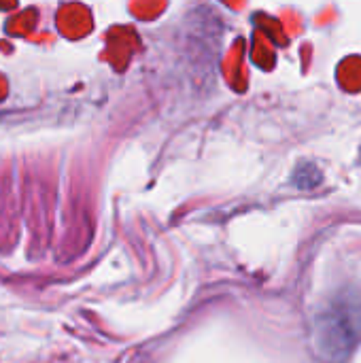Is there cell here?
Segmentation results:
<instances>
[{"instance_id":"1","label":"cell","mask_w":361,"mask_h":363,"mask_svg":"<svg viewBox=\"0 0 361 363\" xmlns=\"http://www.w3.org/2000/svg\"><path fill=\"white\" fill-rule=\"evenodd\" d=\"M357 313H353L347 304H334L323 313V319L319 321V345L328 357H340L349 353L357 338Z\"/></svg>"}]
</instances>
